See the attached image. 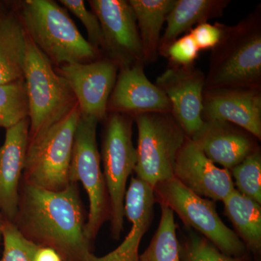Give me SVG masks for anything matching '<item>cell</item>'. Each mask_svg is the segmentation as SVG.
<instances>
[{"mask_svg": "<svg viewBox=\"0 0 261 261\" xmlns=\"http://www.w3.org/2000/svg\"><path fill=\"white\" fill-rule=\"evenodd\" d=\"M19 211L20 231L34 243L55 249L65 261H85L92 253L74 184L60 191L25 184Z\"/></svg>", "mask_w": 261, "mask_h": 261, "instance_id": "6da1fadb", "label": "cell"}, {"mask_svg": "<svg viewBox=\"0 0 261 261\" xmlns=\"http://www.w3.org/2000/svg\"><path fill=\"white\" fill-rule=\"evenodd\" d=\"M222 37L211 50L205 90L261 89V8L238 23L223 24Z\"/></svg>", "mask_w": 261, "mask_h": 261, "instance_id": "7a4b0ae2", "label": "cell"}, {"mask_svg": "<svg viewBox=\"0 0 261 261\" xmlns=\"http://www.w3.org/2000/svg\"><path fill=\"white\" fill-rule=\"evenodd\" d=\"M23 16L28 36L58 64L87 63L97 58V48L86 40L66 10L51 0H28Z\"/></svg>", "mask_w": 261, "mask_h": 261, "instance_id": "3957f363", "label": "cell"}, {"mask_svg": "<svg viewBox=\"0 0 261 261\" xmlns=\"http://www.w3.org/2000/svg\"><path fill=\"white\" fill-rule=\"evenodd\" d=\"M29 106V140L60 121L77 105L66 81L27 34L24 68Z\"/></svg>", "mask_w": 261, "mask_h": 261, "instance_id": "277c9868", "label": "cell"}, {"mask_svg": "<svg viewBox=\"0 0 261 261\" xmlns=\"http://www.w3.org/2000/svg\"><path fill=\"white\" fill-rule=\"evenodd\" d=\"M81 116L77 104L60 121L29 140L24 168L25 184L51 191L70 185V161Z\"/></svg>", "mask_w": 261, "mask_h": 261, "instance_id": "5b68a950", "label": "cell"}, {"mask_svg": "<svg viewBox=\"0 0 261 261\" xmlns=\"http://www.w3.org/2000/svg\"><path fill=\"white\" fill-rule=\"evenodd\" d=\"M153 190L156 202L176 213L186 227L201 233L223 253L240 257L249 252L234 231L223 222L214 201L196 195L175 178L158 183Z\"/></svg>", "mask_w": 261, "mask_h": 261, "instance_id": "8992f818", "label": "cell"}, {"mask_svg": "<svg viewBox=\"0 0 261 261\" xmlns=\"http://www.w3.org/2000/svg\"><path fill=\"white\" fill-rule=\"evenodd\" d=\"M138 129L137 178L154 187L173 177L175 163L187 138L171 113H147L134 118Z\"/></svg>", "mask_w": 261, "mask_h": 261, "instance_id": "52a82bcc", "label": "cell"}, {"mask_svg": "<svg viewBox=\"0 0 261 261\" xmlns=\"http://www.w3.org/2000/svg\"><path fill=\"white\" fill-rule=\"evenodd\" d=\"M133 119L123 113H111L103 138L102 173L109 198L111 235L115 240L120 238L123 230L127 180L137 163L132 141Z\"/></svg>", "mask_w": 261, "mask_h": 261, "instance_id": "ba28073f", "label": "cell"}, {"mask_svg": "<svg viewBox=\"0 0 261 261\" xmlns=\"http://www.w3.org/2000/svg\"><path fill=\"white\" fill-rule=\"evenodd\" d=\"M97 123L92 117L81 116L69 169L70 183L81 182L88 195L89 211L85 234L89 241L96 238L104 221L110 218L109 198L97 147Z\"/></svg>", "mask_w": 261, "mask_h": 261, "instance_id": "9c48e42d", "label": "cell"}, {"mask_svg": "<svg viewBox=\"0 0 261 261\" xmlns=\"http://www.w3.org/2000/svg\"><path fill=\"white\" fill-rule=\"evenodd\" d=\"M102 29L103 47L111 61L123 68L143 63L144 54L135 13L126 0H92Z\"/></svg>", "mask_w": 261, "mask_h": 261, "instance_id": "30bf717a", "label": "cell"}, {"mask_svg": "<svg viewBox=\"0 0 261 261\" xmlns=\"http://www.w3.org/2000/svg\"><path fill=\"white\" fill-rule=\"evenodd\" d=\"M205 74L195 65H170L156 80V85L166 94L171 115L188 138L202 128Z\"/></svg>", "mask_w": 261, "mask_h": 261, "instance_id": "8fae6325", "label": "cell"}, {"mask_svg": "<svg viewBox=\"0 0 261 261\" xmlns=\"http://www.w3.org/2000/svg\"><path fill=\"white\" fill-rule=\"evenodd\" d=\"M118 69V65L111 59L62 66L60 75L74 94L82 116L92 117L98 122L106 118Z\"/></svg>", "mask_w": 261, "mask_h": 261, "instance_id": "7c38bea8", "label": "cell"}, {"mask_svg": "<svg viewBox=\"0 0 261 261\" xmlns=\"http://www.w3.org/2000/svg\"><path fill=\"white\" fill-rule=\"evenodd\" d=\"M173 177L196 195L214 202H223L235 190L229 171L216 166L188 137L176 157Z\"/></svg>", "mask_w": 261, "mask_h": 261, "instance_id": "4fadbf2b", "label": "cell"}, {"mask_svg": "<svg viewBox=\"0 0 261 261\" xmlns=\"http://www.w3.org/2000/svg\"><path fill=\"white\" fill-rule=\"evenodd\" d=\"M202 118L241 127L261 140V89L228 87L204 90Z\"/></svg>", "mask_w": 261, "mask_h": 261, "instance_id": "5bb4252c", "label": "cell"}, {"mask_svg": "<svg viewBox=\"0 0 261 261\" xmlns=\"http://www.w3.org/2000/svg\"><path fill=\"white\" fill-rule=\"evenodd\" d=\"M143 63L121 68L108 102V111L135 118L147 113H171L166 94L147 78Z\"/></svg>", "mask_w": 261, "mask_h": 261, "instance_id": "9a60e30c", "label": "cell"}, {"mask_svg": "<svg viewBox=\"0 0 261 261\" xmlns=\"http://www.w3.org/2000/svg\"><path fill=\"white\" fill-rule=\"evenodd\" d=\"M207 159L226 169H232L260 148L258 140L241 127L223 121H204L191 139Z\"/></svg>", "mask_w": 261, "mask_h": 261, "instance_id": "2e32d148", "label": "cell"}, {"mask_svg": "<svg viewBox=\"0 0 261 261\" xmlns=\"http://www.w3.org/2000/svg\"><path fill=\"white\" fill-rule=\"evenodd\" d=\"M156 202L153 187L132 177L125 196V216L132 227L123 243L102 257L90 253L85 261H140L139 248L141 240L152 223Z\"/></svg>", "mask_w": 261, "mask_h": 261, "instance_id": "e0dca14e", "label": "cell"}, {"mask_svg": "<svg viewBox=\"0 0 261 261\" xmlns=\"http://www.w3.org/2000/svg\"><path fill=\"white\" fill-rule=\"evenodd\" d=\"M29 142L28 118L8 128L0 147V211L8 221L15 219L19 209V181L25 168Z\"/></svg>", "mask_w": 261, "mask_h": 261, "instance_id": "ac0fdd59", "label": "cell"}, {"mask_svg": "<svg viewBox=\"0 0 261 261\" xmlns=\"http://www.w3.org/2000/svg\"><path fill=\"white\" fill-rule=\"evenodd\" d=\"M228 0H176L166 18V29L161 38L159 56L182 34H187L196 25L224 15Z\"/></svg>", "mask_w": 261, "mask_h": 261, "instance_id": "d6986e66", "label": "cell"}, {"mask_svg": "<svg viewBox=\"0 0 261 261\" xmlns=\"http://www.w3.org/2000/svg\"><path fill=\"white\" fill-rule=\"evenodd\" d=\"M135 13L145 63H154L159 56L161 33L176 0H129Z\"/></svg>", "mask_w": 261, "mask_h": 261, "instance_id": "ffe728a7", "label": "cell"}, {"mask_svg": "<svg viewBox=\"0 0 261 261\" xmlns=\"http://www.w3.org/2000/svg\"><path fill=\"white\" fill-rule=\"evenodd\" d=\"M225 215L247 251L258 257L261 252V205L236 190L223 201Z\"/></svg>", "mask_w": 261, "mask_h": 261, "instance_id": "44dd1931", "label": "cell"}, {"mask_svg": "<svg viewBox=\"0 0 261 261\" xmlns=\"http://www.w3.org/2000/svg\"><path fill=\"white\" fill-rule=\"evenodd\" d=\"M27 34L14 18L0 20V84L24 80Z\"/></svg>", "mask_w": 261, "mask_h": 261, "instance_id": "7402d4cb", "label": "cell"}, {"mask_svg": "<svg viewBox=\"0 0 261 261\" xmlns=\"http://www.w3.org/2000/svg\"><path fill=\"white\" fill-rule=\"evenodd\" d=\"M160 205L161 217L159 227L148 247L140 255V261H181L174 213L167 206Z\"/></svg>", "mask_w": 261, "mask_h": 261, "instance_id": "603a6c76", "label": "cell"}, {"mask_svg": "<svg viewBox=\"0 0 261 261\" xmlns=\"http://www.w3.org/2000/svg\"><path fill=\"white\" fill-rule=\"evenodd\" d=\"M29 116L25 81L0 84V127L8 129L27 119Z\"/></svg>", "mask_w": 261, "mask_h": 261, "instance_id": "cb8c5ba5", "label": "cell"}, {"mask_svg": "<svg viewBox=\"0 0 261 261\" xmlns=\"http://www.w3.org/2000/svg\"><path fill=\"white\" fill-rule=\"evenodd\" d=\"M186 228L187 234L178 242L181 261H252L250 252L240 257L226 255L202 235Z\"/></svg>", "mask_w": 261, "mask_h": 261, "instance_id": "d4e9b609", "label": "cell"}, {"mask_svg": "<svg viewBox=\"0 0 261 261\" xmlns=\"http://www.w3.org/2000/svg\"><path fill=\"white\" fill-rule=\"evenodd\" d=\"M229 172L234 180L235 190L261 205L260 147Z\"/></svg>", "mask_w": 261, "mask_h": 261, "instance_id": "484cf974", "label": "cell"}, {"mask_svg": "<svg viewBox=\"0 0 261 261\" xmlns=\"http://www.w3.org/2000/svg\"><path fill=\"white\" fill-rule=\"evenodd\" d=\"M2 238L4 249L0 261H34L39 245L27 238L11 221L3 223Z\"/></svg>", "mask_w": 261, "mask_h": 261, "instance_id": "4316f807", "label": "cell"}, {"mask_svg": "<svg viewBox=\"0 0 261 261\" xmlns=\"http://www.w3.org/2000/svg\"><path fill=\"white\" fill-rule=\"evenodd\" d=\"M60 3L84 24L90 40L89 42L94 47L97 48L99 46L103 47L104 40L100 23L96 15L86 8L84 2L82 0H61Z\"/></svg>", "mask_w": 261, "mask_h": 261, "instance_id": "83f0119b", "label": "cell"}, {"mask_svg": "<svg viewBox=\"0 0 261 261\" xmlns=\"http://www.w3.org/2000/svg\"><path fill=\"white\" fill-rule=\"evenodd\" d=\"M200 49L190 33L171 43L162 56L167 58L170 65H195V61L199 56Z\"/></svg>", "mask_w": 261, "mask_h": 261, "instance_id": "f1b7e54d", "label": "cell"}, {"mask_svg": "<svg viewBox=\"0 0 261 261\" xmlns=\"http://www.w3.org/2000/svg\"><path fill=\"white\" fill-rule=\"evenodd\" d=\"M223 24L202 23L196 25L190 31L192 38L200 51L212 50L219 44L222 37Z\"/></svg>", "mask_w": 261, "mask_h": 261, "instance_id": "f546056e", "label": "cell"}, {"mask_svg": "<svg viewBox=\"0 0 261 261\" xmlns=\"http://www.w3.org/2000/svg\"><path fill=\"white\" fill-rule=\"evenodd\" d=\"M34 261H65L55 249L39 245L34 255Z\"/></svg>", "mask_w": 261, "mask_h": 261, "instance_id": "4dcf8cb0", "label": "cell"}, {"mask_svg": "<svg viewBox=\"0 0 261 261\" xmlns=\"http://www.w3.org/2000/svg\"><path fill=\"white\" fill-rule=\"evenodd\" d=\"M2 226H3V223H1V221H0V240H1L2 238Z\"/></svg>", "mask_w": 261, "mask_h": 261, "instance_id": "1f68e13d", "label": "cell"}]
</instances>
